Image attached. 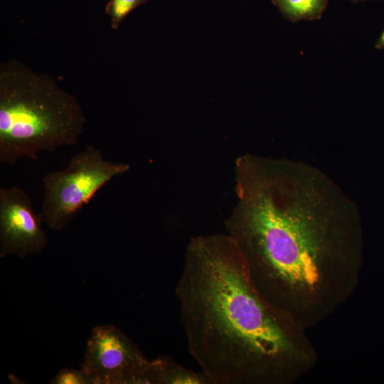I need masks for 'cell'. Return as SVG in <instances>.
<instances>
[{
	"label": "cell",
	"instance_id": "obj_11",
	"mask_svg": "<svg viewBox=\"0 0 384 384\" xmlns=\"http://www.w3.org/2000/svg\"><path fill=\"white\" fill-rule=\"evenodd\" d=\"M375 48L378 50L384 49V29L376 40Z\"/></svg>",
	"mask_w": 384,
	"mask_h": 384
},
{
	"label": "cell",
	"instance_id": "obj_6",
	"mask_svg": "<svg viewBox=\"0 0 384 384\" xmlns=\"http://www.w3.org/2000/svg\"><path fill=\"white\" fill-rule=\"evenodd\" d=\"M43 218L34 211L29 196L20 187L0 188V257L25 258L48 244Z\"/></svg>",
	"mask_w": 384,
	"mask_h": 384
},
{
	"label": "cell",
	"instance_id": "obj_4",
	"mask_svg": "<svg viewBox=\"0 0 384 384\" xmlns=\"http://www.w3.org/2000/svg\"><path fill=\"white\" fill-rule=\"evenodd\" d=\"M129 170L128 164L112 162L98 148L87 146L70 157L65 169L48 173L43 178L41 215L43 221L53 230L66 228L100 189Z\"/></svg>",
	"mask_w": 384,
	"mask_h": 384
},
{
	"label": "cell",
	"instance_id": "obj_9",
	"mask_svg": "<svg viewBox=\"0 0 384 384\" xmlns=\"http://www.w3.org/2000/svg\"><path fill=\"white\" fill-rule=\"evenodd\" d=\"M149 0H110L105 11L110 18L111 28L117 29L124 19L136 8Z\"/></svg>",
	"mask_w": 384,
	"mask_h": 384
},
{
	"label": "cell",
	"instance_id": "obj_3",
	"mask_svg": "<svg viewBox=\"0 0 384 384\" xmlns=\"http://www.w3.org/2000/svg\"><path fill=\"white\" fill-rule=\"evenodd\" d=\"M86 117L55 80L12 60L0 66V163L36 160L41 151L76 144Z\"/></svg>",
	"mask_w": 384,
	"mask_h": 384
},
{
	"label": "cell",
	"instance_id": "obj_8",
	"mask_svg": "<svg viewBox=\"0 0 384 384\" xmlns=\"http://www.w3.org/2000/svg\"><path fill=\"white\" fill-rule=\"evenodd\" d=\"M329 0H272L288 21L319 20L325 11Z\"/></svg>",
	"mask_w": 384,
	"mask_h": 384
},
{
	"label": "cell",
	"instance_id": "obj_12",
	"mask_svg": "<svg viewBox=\"0 0 384 384\" xmlns=\"http://www.w3.org/2000/svg\"><path fill=\"white\" fill-rule=\"evenodd\" d=\"M349 1H351V3H362V2H366V1H373V0H348ZM378 1H383V0H378Z\"/></svg>",
	"mask_w": 384,
	"mask_h": 384
},
{
	"label": "cell",
	"instance_id": "obj_1",
	"mask_svg": "<svg viewBox=\"0 0 384 384\" xmlns=\"http://www.w3.org/2000/svg\"><path fill=\"white\" fill-rule=\"evenodd\" d=\"M237 203L225 220L260 294L289 319L319 300L334 272L358 268L362 230L355 203L301 161L245 154L235 163Z\"/></svg>",
	"mask_w": 384,
	"mask_h": 384
},
{
	"label": "cell",
	"instance_id": "obj_7",
	"mask_svg": "<svg viewBox=\"0 0 384 384\" xmlns=\"http://www.w3.org/2000/svg\"><path fill=\"white\" fill-rule=\"evenodd\" d=\"M151 383L157 384H212L201 371L183 368L171 358H157L151 361Z\"/></svg>",
	"mask_w": 384,
	"mask_h": 384
},
{
	"label": "cell",
	"instance_id": "obj_2",
	"mask_svg": "<svg viewBox=\"0 0 384 384\" xmlns=\"http://www.w3.org/2000/svg\"><path fill=\"white\" fill-rule=\"evenodd\" d=\"M175 294L188 351L212 384L284 380L294 356L289 319L260 294L231 236L190 240Z\"/></svg>",
	"mask_w": 384,
	"mask_h": 384
},
{
	"label": "cell",
	"instance_id": "obj_5",
	"mask_svg": "<svg viewBox=\"0 0 384 384\" xmlns=\"http://www.w3.org/2000/svg\"><path fill=\"white\" fill-rule=\"evenodd\" d=\"M149 361L137 345L114 325L92 329L82 368L93 384L148 383Z\"/></svg>",
	"mask_w": 384,
	"mask_h": 384
},
{
	"label": "cell",
	"instance_id": "obj_10",
	"mask_svg": "<svg viewBox=\"0 0 384 384\" xmlns=\"http://www.w3.org/2000/svg\"><path fill=\"white\" fill-rule=\"evenodd\" d=\"M53 384H93L88 374L82 369L65 368L51 380Z\"/></svg>",
	"mask_w": 384,
	"mask_h": 384
}]
</instances>
